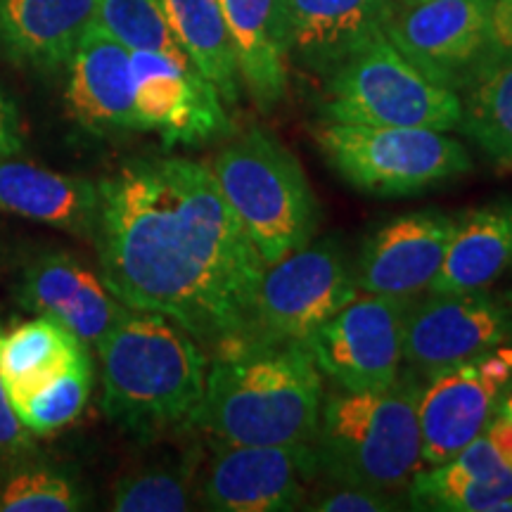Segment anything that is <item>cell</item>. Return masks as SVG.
<instances>
[{
    "label": "cell",
    "instance_id": "6da1fadb",
    "mask_svg": "<svg viewBox=\"0 0 512 512\" xmlns=\"http://www.w3.org/2000/svg\"><path fill=\"white\" fill-rule=\"evenodd\" d=\"M98 195L93 240L114 297L219 351L240 344L266 264L209 166L131 159L100 181Z\"/></svg>",
    "mask_w": 512,
    "mask_h": 512
},
{
    "label": "cell",
    "instance_id": "7a4b0ae2",
    "mask_svg": "<svg viewBox=\"0 0 512 512\" xmlns=\"http://www.w3.org/2000/svg\"><path fill=\"white\" fill-rule=\"evenodd\" d=\"M323 396L304 342L228 347L207 368L195 427L228 446L313 444Z\"/></svg>",
    "mask_w": 512,
    "mask_h": 512
},
{
    "label": "cell",
    "instance_id": "3957f363",
    "mask_svg": "<svg viewBox=\"0 0 512 512\" xmlns=\"http://www.w3.org/2000/svg\"><path fill=\"white\" fill-rule=\"evenodd\" d=\"M102 411L133 437L195 427L207 356L181 325L159 313L128 311L98 342Z\"/></svg>",
    "mask_w": 512,
    "mask_h": 512
},
{
    "label": "cell",
    "instance_id": "277c9868",
    "mask_svg": "<svg viewBox=\"0 0 512 512\" xmlns=\"http://www.w3.org/2000/svg\"><path fill=\"white\" fill-rule=\"evenodd\" d=\"M418 373L368 392L323 396L316 439L318 470L335 484L377 491L408 489L422 467Z\"/></svg>",
    "mask_w": 512,
    "mask_h": 512
},
{
    "label": "cell",
    "instance_id": "5b68a950",
    "mask_svg": "<svg viewBox=\"0 0 512 512\" xmlns=\"http://www.w3.org/2000/svg\"><path fill=\"white\" fill-rule=\"evenodd\" d=\"M211 174L266 266L316 238L320 209L309 178L271 133L254 128L223 147Z\"/></svg>",
    "mask_w": 512,
    "mask_h": 512
},
{
    "label": "cell",
    "instance_id": "8992f818",
    "mask_svg": "<svg viewBox=\"0 0 512 512\" xmlns=\"http://www.w3.org/2000/svg\"><path fill=\"white\" fill-rule=\"evenodd\" d=\"M313 138L344 183L373 197L420 195L472 169L470 152L460 140L430 128L328 121Z\"/></svg>",
    "mask_w": 512,
    "mask_h": 512
},
{
    "label": "cell",
    "instance_id": "52a82bcc",
    "mask_svg": "<svg viewBox=\"0 0 512 512\" xmlns=\"http://www.w3.org/2000/svg\"><path fill=\"white\" fill-rule=\"evenodd\" d=\"M323 112L335 124L446 133L460 124V98L451 88L427 79L382 34L328 76Z\"/></svg>",
    "mask_w": 512,
    "mask_h": 512
},
{
    "label": "cell",
    "instance_id": "ba28073f",
    "mask_svg": "<svg viewBox=\"0 0 512 512\" xmlns=\"http://www.w3.org/2000/svg\"><path fill=\"white\" fill-rule=\"evenodd\" d=\"M356 294L354 266L342 245L337 240H311L306 247L268 264L247 337L233 347L306 342Z\"/></svg>",
    "mask_w": 512,
    "mask_h": 512
},
{
    "label": "cell",
    "instance_id": "9c48e42d",
    "mask_svg": "<svg viewBox=\"0 0 512 512\" xmlns=\"http://www.w3.org/2000/svg\"><path fill=\"white\" fill-rule=\"evenodd\" d=\"M413 297H354L306 339L320 375L339 389L368 392L396 382Z\"/></svg>",
    "mask_w": 512,
    "mask_h": 512
},
{
    "label": "cell",
    "instance_id": "30bf717a",
    "mask_svg": "<svg viewBox=\"0 0 512 512\" xmlns=\"http://www.w3.org/2000/svg\"><path fill=\"white\" fill-rule=\"evenodd\" d=\"M427 380L420 389L418 422L422 465L432 467L463 451L498 413L512 382V339Z\"/></svg>",
    "mask_w": 512,
    "mask_h": 512
},
{
    "label": "cell",
    "instance_id": "8fae6325",
    "mask_svg": "<svg viewBox=\"0 0 512 512\" xmlns=\"http://www.w3.org/2000/svg\"><path fill=\"white\" fill-rule=\"evenodd\" d=\"M494 0H413L396 5L387 34L427 79L460 91L491 50Z\"/></svg>",
    "mask_w": 512,
    "mask_h": 512
},
{
    "label": "cell",
    "instance_id": "7c38bea8",
    "mask_svg": "<svg viewBox=\"0 0 512 512\" xmlns=\"http://www.w3.org/2000/svg\"><path fill=\"white\" fill-rule=\"evenodd\" d=\"M133 107L140 131H155L164 145H202L226 136L221 95L188 55L131 50Z\"/></svg>",
    "mask_w": 512,
    "mask_h": 512
},
{
    "label": "cell",
    "instance_id": "4fadbf2b",
    "mask_svg": "<svg viewBox=\"0 0 512 512\" xmlns=\"http://www.w3.org/2000/svg\"><path fill=\"white\" fill-rule=\"evenodd\" d=\"M512 339V306L491 294H441L411 306L403 335V361L413 373L441 370L491 351Z\"/></svg>",
    "mask_w": 512,
    "mask_h": 512
},
{
    "label": "cell",
    "instance_id": "5bb4252c",
    "mask_svg": "<svg viewBox=\"0 0 512 512\" xmlns=\"http://www.w3.org/2000/svg\"><path fill=\"white\" fill-rule=\"evenodd\" d=\"M318 472L313 444H219L202 484V498L207 508L221 512L297 510L306 498V484Z\"/></svg>",
    "mask_w": 512,
    "mask_h": 512
},
{
    "label": "cell",
    "instance_id": "9a60e30c",
    "mask_svg": "<svg viewBox=\"0 0 512 512\" xmlns=\"http://www.w3.org/2000/svg\"><path fill=\"white\" fill-rule=\"evenodd\" d=\"M285 60L332 76L387 31L394 0H275Z\"/></svg>",
    "mask_w": 512,
    "mask_h": 512
},
{
    "label": "cell",
    "instance_id": "2e32d148",
    "mask_svg": "<svg viewBox=\"0 0 512 512\" xmlns=\"http://www.w3.org/2000/svg\"><path fill=\"white\" fill-rule=\"evenodd\" d=\"M458 216L420 209L382 223L354 266L358 292L413 297L439 273Z\"/></svg>",
    "mask_w": 512,
    "mask_h": 512
},
{
    "label": "cell",
    "instance_id": "e0dca14e",
    "mask_svg": "<svg viewBox=\"0 0 512 512\" xmlns=\"http://www.w3.org/2000/svg\"><path fill=\"white\" fill-rule=\"evenodd\" d=\"M17 297L29 313L55 320L86 347H98L100 339L131 311L114 297L102 275L67 252L36 256L24 268Z\"/></svg>",
    "mask_w": 512,
    "mask_h": 512
},
{
    "label": "cell",
    "instance_id": "ac0fdd59",
    "mask_svg": "<svg viewBox=\"0 0 512 512\" xmlns=\"http://www.w3.org/2000/svg\"><path fill=\"white\" fill-rule=\"evenodd\" d=\"M64 95L74 119L95 136L140 131L133 107L131 50L95 22L69 57Z\"/></svg>",
    "mask_w": 512,
    "mask_h": 512
},
{
    "label": "cell",
    "instance_id": "d6986e66",
    "mask_svg": "<svg viewBox=\"0 0 512 512\" xmlns=\"http://www.w3.org/2000/svg\"><path fill=\"white\" fill-rule=\"evenodd\" d=\"M408 498L418 510H512V470L482 432L446 463L415 472Z\"/></svg>",
    "mask_w": 512,
    "mask_h": 512
},
{
    "label": "cell",
    "instance_id": "ffe728a7",
    "mask_svg": "<svg viewBox=\"0 0 512 512\" xmlns=\"http://www.w3.org/2000/svg\"><path fill=\"white\" fill-rule=\"evenodd\" d=\"M98 185L17 159H0V211L93 240Z\"/></svg>",
    "mask_w": 512,
    "mask_h": 512
},
{
    "label": "cell",
    "instance_id": "44dd1931",
    "mask_svg": "<svg viewBox=\"0 0 512 512\" xmlns=\"http://www.w3.org/2000/svg\"><path fill=\"white\" fill-rule=\"evenodd\" d=\"M95 10L98 0H0V50L27 67H64Z\"/></svg>",
    "mask_w": 512,
    "mask_h": 512
},
{
    "label": "cell",
    "instance_id": "7402d4cb",
    "mask_svg": "<svg viewBox=\"0 0 512 512\" xmlns=\"http://www.w3.org/2000/svg\"><path fill=\"white\" fill-rule=\"evenodd\" d=\"M512 266V200L458 216L439 273L427 290L463 294L486 290Z\"/></svg>",
    "mask_w": 512,
    "mask_h": 512
},
{
    "label": "cell",
    "instance_id": "603a6c76",
    "mask_svg": "<svg viewBox=\"0 0 512 512\" xmlns=\"http://www.w3.org/2000/svg\"><path fill=\"white\" fill-rule=\"evenodd\" d=\"M242 86L261 112L285 98L287 69L275 0H221Z\"/></svg>",
    "mask_w": 512,
    "mask_h": 512
},
{
    "label": "cell",
    "instance_id": "cb8c5ba5",
    "mask_svg": "<svg viewBox=\"0 0 512 512\" xmlns=\"http://www.w3.org/2000/svg\"><path fill=\"white\" fill-rule=\"evenodd\" d=\"M88 347L55 320H34L0 335V375L8 387L10 401L29 396L43 384L64 373Z\"/></svg>",
    "mask_w": 512,
    "mask_h": 512
},
{
    "label": "cell",
    "instance_id": "d4e9b609",
    "mask_svg": "<svg viewBox=\"0 0 512 512\" xmlns=\"http://www.w3.org/2000/svg\"><path fill=\"white\" fill-rule=\"evenodd\" d=\"M162 5L183 53L223 102L238 105L242 79L221 0H162Z\"/></svg>",
    "mask_w": 512,
    "mask_h": 512
},
{
    "label": "cell",
    "instance_id": "484cf974",
    "mask_svg": "<svg viewBox=\"0 0 512 512\" xmlns=\"http://www.w3.org/2000/svg\"><path fill=\"white\" fill-rule=\"evenodd\" d=\"M458 128L486 157L512 164V60L491 53L458 91Z\"/></svg>",
    "mask_w": 512,
    "mask_h": 512
},
{
    "label": "cell",
    "instance_id": "4316f807",
    "mask_svg": "<svg viewBox=\"0 0 512 512\" xmlns=\"http://www.w3.org/2000/svg\"><path fill=\"white\" fill-rule=\"evenodd\" d=\"M93 387V366L88 351L41 389L12 403L24 427L38 437L69 427L86 408Z\"/></svg>",
    "mask_w": 512,
    "mask_h": 512
},
{
    "label": "cell",
    "instance_id": "83f0119b",
    "mask_svg": "<svg viewBox=\"0 0 512 512\" xmlns=\"http://www.w3.org/2000/svg\"><path fill=\"white\" fill-rule=\"evenodd\" d=\"M95 24L128 50L185 55L169 27L162 0H98Z\"/></svg>",
    "mask_w": 512,
    "mask_h": 512
},
{
    "label": "cell",
    "instance_id": "f1b7e54d",
    "mask_svg": "<svg viewBox=\"0 0 512 512\" xmlns=\"http://www.w3.org/2000/svg\"><path fill=\"white\" fill-rule=\"evenodd\" d=\"M81 508V486L60 467H17L0 482V512H74Z\"/></svg>",
    "mask_w": 512,
    "mask_h": 512
},
{
    "label": "cell",
    "instance_id": "f546056e",
    "mask_svg": "<svg viewBox=\"0 0 512 512\" xmlns=\"http://www.w3.org/2000/svg\"><path fill=\"white\" fill-rule=\"evenodd\" d=\"M192 508L190 470H150L121 477L112 491L117 512H183Z\"/></svg>",
    "mask_w": 512,
    "mask_h": 512
},
{
    "label": "cell",
    "instance_id": "4dcf8cb0",
    "mask_svg": "<svg viewBox=\"0 0 512 512\" xmlns=\"http://www.w3.org/2000/svg\"><path fill=\"white\" fill-rule=\"evenodd\" d=\"M306 508L316 512H389L399 508V498L389 491L332 482L330 489L311 498Z\"/></svg>",
    "mask_w": 512,
    "mask_h": 512
},
{
    "label": "cell",
    "instance_id": "1f68e13d",
    "mask_svg": "<svg viewBox=\"0 0 512 512\" xmlns=\"http://www.w3.org/2000/svg\"><path fill=\"white\" fill-rule=\"evenodd\" d=\"M31 441H34V434L19 420L3 375H0V456H15V453L27 451Z\"/></svg>",
    "mask_w": 512,
    "mask_h": 512
},
{
    "label": "cell",
    "instance_id": "d6a6232c",
    "mask_svg": "<svg viewBox=\"0 0 512 512\" xmlns=\"http://www.w3.org/2000/svg\"><path fill=\"white\" fill-rule=\"evenodd\" d=\"M24 150L22 117L8 95L0 93V159L15 157Z\"/></svg>",
    "mask_w": 512,
    "mask_h": 512
},
{
    "label": "cell",
    "instance_id": "836d02e7",
    "mask_svg": "<svg viewBox=\"0 0 512 512\" xmlns=\"http://www.w3.org/2000/svg\"><path fill=\"white\" fill-rule=\"evenodd\" d=\"M491 50L512 60V0L491 3Z\"/></svg>",
    "mask_w": 512,
    "mask_h": 512
},
{
    "label": "cell",
    "instance_id": "e575fe53",
    "mask_svg": "<svg viewBox=\"0 0 512 512\" xmlns=\"http://www.w3.org/2000/svg\"><path fill=\"white\" fill-rule=\"evenodd\" d=\"M486 439L491 441V446L496 448V453L501 460L512 470V420L505 418L503 413H496L494 418L486 425Z\"/></svg>",
    "mask_w": 512,
    "mask_h": 512
},
{
    "label": "cell",
    "instance_id": "d590c367",
    "mask_svg": "<svg viewBox=\"0 0 512 512\" xmlns=\"http://www.w3.org/2000/svg\"><path fill=\"white\" fill-rule=\"evenodd\" d=\"M498 413H503L505 418L512 420V382H510L508 392L503 394V401H501V408H498Z\"/></svg>",
    "mask_w": 512,
    "mask_h": 512
},
{
    "label": "cell",
    "instance_id": "8d00e7d4",
    "mask_svg": "<svg viewBox=\"0 0 512 512\" xmlns=\"http://www.w3.org/2000/svg\"><path fill=\"white\" fill-rule=\"evenodd\" d=\"M403 3H413V0H403Z\"/></svg>",
    "mask_w": 512,
    "mask_h": 512
}]
</instances>
